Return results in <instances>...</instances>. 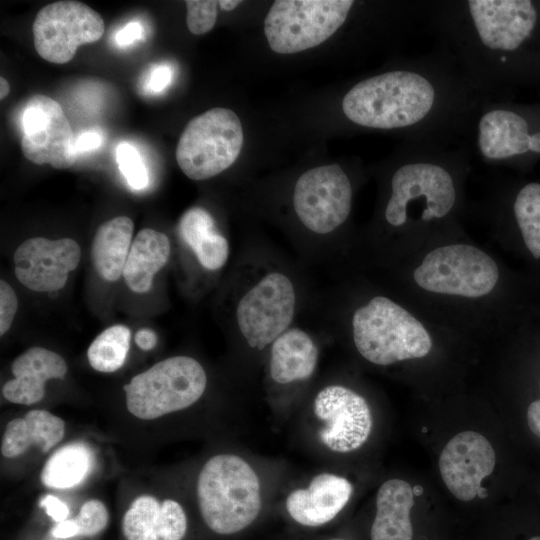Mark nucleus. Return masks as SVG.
<instances>
[{
    "label": "nucleus",
    "instance_id": "f257e3e1",
    "mask_svg": "<svg viewBox=\"0 0 540 540\" xmlns=\"http://www.w3.org/2000/svg\"><path fill=\"white\" fill-rule=\"evenodd\" d=\"M425 28L485 99L540 74V2L428 0Z\"/></svg>",
    "mask_w": 540,
    "mask_h": 540
},
{
    "label": "nucleus",
    "instance_id": "f03ea898",
    "mask_svg": "<svg viewBox=\"0 0 540 540\" xmlns=\"http://www.w3.org/2000/svg\"><path fill=\"white\" fill-rule=\"evenodd\" d=\"M467 143L407 141L388 176L385 222L392 228L429 225L451 217L470 168Z\"/></svg>",
    "mask_w": 540,
    "mask_h": 540
},
{
    "label": "nucleus",
    "instance_id": "7ed1b4c3",
    "mask_svg": "<svg viewBox=\"0 0 540 540\" xmlns=\"http://www.w3.org/2000/svg\"><path fill=\"white\" fill-rule=\"evenodd\" d=\"M197 498L201 516L212 531L234 534L252 524L260 513V480L243 458L218 454L199 473Z\"/></svg>",
    "mask_w": 540,
    "mask_h": 540
},
{
    "label": "nucleus",
    "instance_id": "20e7f679",
    "mask_svg": "<svg viewBox=\"0 0 540 540\" xmlns=\"http://www.w3.org/2000/svg\"><path fill=\"white\" fill-rule=\"evenodd\" d=\"M352 337L364 359L382 366L425 357L432 348L422 323L385 296H375L355 310Z\"/></svg>",
    "mask_w": 540,
    "mask_h": 540
},
{
    "label": "nucleus",
    "instance_id": "39448f33",
    "mask_svg": "<svg viewBox=\"0 0 540 540\" xmlns=\"http://www.w3.org/2000/svg\"><path fill=\"white\" fill-rule=\"evenodd\" d=\"M471 135L475 152L490 165H522L540 156V106L506 100L481 104Z\"/></svg>",
    "mask_w": 540,
    "mask_h": 540
},
{
    "label": "nucleus",
    "instance_id": "423d86ee",
    "mask_svg": "<svg viewBox=\"0 0 540 540\" xmlns=\"http://www.w3.org/2000/svg\"><path fill=\"white\" fill-rule=\"evenodd\" d=\"M206 385L205 370L197 360L170 357L124 385L127 409L137 418L155 419L191 406L203 395Z\"/></svg>",
    "mask_w": 540,
    "mask_h": 540
},
{
    "label": "nucleus",
    "instance_id": "0eeeda50",
    "mask_svg": "<svg viewBox=\"0 0 540 540\" xmlns=\"http://www.w3.org/2000/svg\"><path fill=\"white\" fill-rule=\"evenodd\" d=\"M243 141L236 113L228 108H211L187 123L176 147V160L188 178L205 180L236 161Z\"/></svg>",
    "mask_w": 540,
    "mask_h": 540
},
{
    "label": "nucleus",
    "instance_id": "6e6552de",
    "mask_svg": "<svg viewBox=\"0 0 540 540\" xmlns=\"http://www.w3.org/2000/svg\"><path fill=\"white\" fill-rule=\"evenodd\" d=\"M352 0H277L264 20L269 47L279 54L313 48L335 34L348 20Z\"/></svg>",
    "mask_w": 540,
    "mask_h": 540
},
{
    "label": "nucleus",
    "instance_id": "1a4fd4ad",
    "mask_svg": "<svg viewBox=\"0 0 540 540\" xmlns=\"http://www.w3.org/2000/svg\"><path fill=\"white\" fill-rule=\"evenodd\" d=\"M413 278L428 292L480 298L496 287L499 269L481 249L457 243L430 251L415 268Z\"/></svg>",
    "mask_w": 540,
    "mask_h": 540
},
{
    "label": "nucleus",
    "instance_id": "9d476101",
    "mask_svg": "<svg viewBox=\"0 0 540 540\" xmlns=\"http://www.w3.org/2000/svg\"><path fill=\"white\" fill-rule=\"evenodd\" d=\"M296 290L280 271H267L252 282L236 306L238 329L249 347L263 350L290 328Z\"/></svg>",
    "mask_w": 540,
    "mask_h": 540
},
{
    "label": "nucleus",
    "instance_id": "9b49d317",
    "mask_svg": "<svg viewBox=\"0 0 540 540\" xmlns=\"http://www.w3.org/2000/svg\"><path fill=\"white\" fill-rule=\"evenodd\" d=\"M353 187L347 172L339 164H328L304 172L293 191V207L302 225L325 235L348 219Z\"/></svg>",
    "mask_w": 540,
    "mask_h": 540
},
{
    "label": "nucleus",
    "instance_id": "f8f14e48",
    "mask_svg": "<svg viewBox=\"0 0 540 540\" xmlns=\"http://www.w3.org/2000/svg\"><path fill=\"white\" fill-rule=\"evenodd\" d=\"M32 30L36 52L48 62L64 64L72 60L79 46L98 41L105 24L87 4L65 0L44 6Z\"/></svg>",
    "mask_w": 540,
    "mask_h": 540
},
{
    "label": "nucleus",
    "instance_id": "ddd939ff",
    "mask_svg": "<svg viewBox=\"0 0 540 540\" xmlns=\"http://www.w3.org/2000/svg\"><path fill=\"white\" fill-rule=\"evenodd\" d=\"M21 150L29 161L56 169L77 160L76 137L60 104L43 95L31 96L21 113Z\"/></svg>",
    "mask_w": 540,
    "mask_h": 540
},
{
    "label": "nucleus",
    "instance_id": "4468645a",
    "mask_svg": "<svg viewBox=\"0 0 540 540\" xmlns=\"http://www.w3.org/2000/svg\"><path fill=\"white\" fill-rule=\"evenodd\" d=\"M315 416L323 426L320 441L329 450L348 453L360 448L372 430V414L367 401L342 385L322 388L313 402Z\"/></svg>",
    "mask_w": 540,
    "mask_h": 540
},
{
    "label": "nucleus",
    "instance_id": "2eb2a0df",
    "mask_svg": "<svg viewBox=\"0 0 540 540\" xmlns=\"http://www.w3.org/2000/svg\"><path fill=\"white\" fill-rule=\"evenodd\" d=\"M80 258V246L73 239L33 237L17 247L14 272L18 281L32 291H57L64 287Z\"/></svg>",
    "mask_w": 540,
    "mask_h": 540
},
{
    "label": "nucleus",
    "instance_id": "dca6fc26",
    "mask_svg": "<svg viewBox=\"0 0 540 540\" xmlns=\"http://www.w3.org/2000/svg\"><path fill=\"white\" fill-rule=\"evenodd\" d=\"M496 464L495 451L489 440L475 431L455 435L439 457V470L447 489L461 501L478 496L482 480Z\"/></svg>",
    "mask_w": 540,
    "mask_h": 540
},
{
    "label": "nucleus",
    "instance_id": "f3484780",
    "mask_svg": "<svg viewBox=\"0 0 540 540\" xmlns=\"http://www.w3.org/2000/svg\"><path fill=\"white\" fill-rule=\"evenodd\" d=\"M353 486L345 477L321 473L306 488L295 489L286 498V509L297 523L317 527L333 520L351 498Z\"/></svg>",
    "mask_w": 540,
    "mask_h": 540
},
{
    "label": "nucleus",
    "instance_id": "a211bd4d",
    "mask_svg": "<svg viewBox=\"0 0 540 540\" xmlns=\"http://www.w3.org/2000/svg\"><path fill=\"white\" fill-rule=\"evenodd\" d=\"M11 371L14 378L4 384L3 396L12 403L31 405L44 397L47 380L64 377L67 365L59 354L32 347L12 362Z\"/></svg>",
    "mask_w": 540,
    "mask_h": 540
},
{
    "label": "nucleus",
    "instance_id": "6ab92c4d",
    "mask_svg": "<svg viewBox=\"0 0 540 540\" xmlns=\"http://www.w3.org/2000/svg\"><path fill=\"white\" fill-rule=\"evenodd\" d=\"M318 357L312 337L300 328L290 327L270 345V377L282 385L307 380L317 367Z\"/></svg>",
    "mask_w": 540,
    "mask_h": 540
},
{
    "label": "nucleus",
    "instance_id": "aec40b11",
    "mask_svg": "<svg viewBox=\"0 0 540 540\" xmlns=\"http://www.w3.org/2000/svg\"><path fill=\"white\" fill-rule=\"evenodd\" d=\"M413 505L414 492L409 483L402 479L384 482L376 496L371 540H412L410 512Z\"/></svg>",
    "mask_w": 540,
    "mask_h": 540
},
{
    "label": "nucleus",
    "instance_id": "412c9836",
    "mask_svg": "<svg viewBox=\"0 0 540 540\" xmlns=\"http://www.w3.org/2000/svg\"><path fill=\"white\" fill-rule=\"evenodd\" d=\"M65 432L64 421L45 410H31L24 418L10 421L1 442V454L15 458L25 453L31 445L46 453L58 444Z\"/></svg>",
    "mask_w": 540,
    "mask_h": 540
},
{
    "label": "nucleus",
    "instance_id": "4be33fe9",
    "mask_svg": "<svg viewBox=\"0 0 540 540\" xmlns=\"http://www.w3.org/2000/svg\"><path fill=\"white\" fill-rule=\"evenodd\" d=\"M171 252L168 237L151 228L138 232L124 266L123 277L135 293H146L156 273L167 263Z\"/></svg>",
    "mask_w": 540,
    "mask_h": 540
},
{
    "label": "nucleus",
    "instance_id": "5701e85b",
    "mask_svg": "<svg viewBox=\"0 0 540 540\" xmlns=\"http://www.w3.org/2000/svg\"><path fill=\"white\" fill-rule=\"evenodd\" d=\"M178 231L205 269L215 271L226 264L229 243L216 230L214 219L207 210L201 207L187 210L179 221Z\"/></svg>",
    "mask_w": 540,
    "mask_h": 540
},
{
    "label": "nucleus",
    "instance_id": "b1692460",
    "mask_svg": "<svg viewBox=\"0 0 540 540\" xmlns=\"http://www.w3.org/2000/svg\"><path fill=\"white\" fill-rule=\"evenodd\" d=\"M133 221L118 216L104 222L96 231L91 258L97 273L107 281H116L123 275L132 245Z\"/></svg>",
    "mask_w": 540,
    "mask_h": 540
},
{
    "label": "nucleus",
    "instance_id": "393cba45",
    "mask_svg": "<svg viewBox=\"0 0 540 540\" xmlns=\"http://www.w3.org/2000/svg\"><path fill=\"white\" fill-rule=\"evenodd\" d=\"M92 463L93 455L86 444L70 443L58 449L47 460L41 473V481L50 488H71L86 477Z\"/></svg>",
    "mask_w": 540,
    "mask_h": 540
},
{
    "label": "nucleus",
    "instance_id": "a878e982",
    "mask_svg": "<svg viewBox=\"0 0 540 540\" xmlns=\"http://www.w3.org/2000/svg\"><path fill=\"white\" fill-rule=\"evenodd\" d=\"M510 207L527 249L534 258H540V182L518 187Z\"/></svg>",
    "mask_w": 540,
    "mask_h": 540
},
{
    "label": "nucleus",
    "instance_id": "bb28decb",
    "mask_svg": "<svg viewBox=\"0 0 540 540\" xmlns=\"http://www.w3.org/2000/svg\"><path fill=\"white\" fill-rule=\"evenodd\" d=\"M130 339V330L124 325L105 329L88 348L87 358L91 367L104 373L118 370L126 360Z\"/></svg>",
    "mask_w": 540,
    "mask_h": 540
},
{
    "label": "nucleus",
    "instance_id": "cd10ccee",
    "mask_svg": "<svg viewBox=\"0 0 540 540\" xmlns=\"http://www.w3.org/2000/svg\"><path fill=\"white\" fill-rule=\"evenodd\" d=\"M161 503L149 495L136 498L126 511L122 530L127 540H160L158 517Z\"/></svg>",
    "mask_w": 540,
    "mask_h": 540
},
{
    "label": "nucleus",
    "instance_id": "c85d7f7f",
    "mask_svg": "<svg viewBox=\"0 0 540 540\" xmlns=\"http://www.w3.org/2000/svg\"><path fill=\"white\" fill-rule=\"evenodd\" d=\"M116 161L122 175L130 187L142 190L149 184L147 168L137 149L128 142L120 143L116 148Z\"/></svg>",
    "mask_w": 540,
    "mask_h": 540
},
{
    "label": "nucleus",
    "instance_id": "c756f323",
    "mask_svg": "<svg viewBox=\"0 0 540 540\" xmlns=\"http://www.w3.org/2000/svg\"><path fill=\"white\" fill-rule=\"evenodd\" d=\"M187 529V519L182 506L171 499L161 503L158 517L160 540H182Z\"/></svg>",
    "mask_w": 540,
    "mask_h": 540
},
{
    "label": "nucleus",
    "instance_id": "7c9ffc66",
    "mask_svg": "<svg viewBox=\"0 0 540 540\" xmlns=\"http://www.w3.org/2000/svg\"><path fill=\"white\" fill-rule=\"evenodd\" d=\"M185 4L187 8L186 23L192 34L202 35L214 27L217 20L218 1L188 0L185 1Z\"/></svg>",
    "mask_w": 540,
    "mask_h": 540
},
{
    "label": "nucleus",
    "instance_id": "2f4dec72",
    "mask_svg": "<svg viewBox=\"0 0 540 540\" xmlns=\"http://www.w3.org/2000/svg\"><path fill=\"white\" fill-rule=\"evenodd\" d=\"M74 520L78 526V535L93 536L107 526L108 511L100 500L92 499L81 506Z\"/></svg>",
    "mask_w": 540,
    "mask_h": 540
},
{
    "label": "nucleus",
    "instance_id": "473e14b6",
    "mask_svg": "<svg viewBox=\"0 0 540 540\" xmlns=\"http://www.w3.org/2000/svg\"><path fill=\"white\" fill-rule=\"evenodd\" d=\"M18 308V299L13 288L4 280L0 281V335L10 328Z\"/></svg>",
    "mask_w": 540,
    "mask_h": 540
},
{
    "label": "nucleus",
    "instance_id": "72a5a7b5",
    "mask_svg": "<svg viewBox=\"0 0 540 540\" xmlns=\"http://www.w3.org/2000/svg\"><path fill=\"white\" fill-rule=\"evenodd\" d=\"M173 71L165 65L156 66L152 69L147 82L148 88L153 92H161L170 85Z\"/></svg>",
    "mask_w": 540,
    "mask_h": 540
},
{
    "label": "nucleus",
    "instance_id": "f704fd0d",
    "mask_svg": "<svg viewBox=\"0 0 540 540\" xmlns=\"http://www.w3.org/2000/svg\"><path fill=\"white\" fill-rule=\"evenodd\" d=\"M40 505L45 508L46 513L56 522H62L69 515L68 506L53 495H46Z\"/></svg>",
    "mask_w": 540,
    "mask_h": 540
},
{
    "label": "nucleus",
    "instance_id": "c9c22d12",
    "mask_svg": "<svg viewBox=\"0 0 540 540\" xmlns=\"http://www.w3.org/2000/svg\"><path fill=\"white\" fill-rule=\"evenodd\" d=\"M143 28L137 21L128 23L115 35V40L119 46H128L142 36Z\"/></svg>",
    "mask_w": 540,
    "mask_h": 540
},
{
    "label": "nucleus",
    "instance_id": "e433bc0d",
    "mask_svg": "<svg viewBox=\"0 0 540 540\" xmlns=\"http://www.w3.org/2000/svg\"><path fill=\"white\" fill-rule=\"evenodd\" d=\"M102 144V135L98 131L82 132L76 137V149L78 154L95 150Z\"/></svg>",
    "mask_w": 540,
    "mask_h": 540
},
{
    "label": "nucleus",
    "instance_id": "4c0bfd02",
    "mask_svg": "<svg viewBox=\"0 0 540 540\" xmlns=\"http://www.w3.org/2000/svg\"><path fill=\"white\" fill-rule=\"evenodd\" d=\"M52 536L56 538H70L78 536V526L74 519L59 522L52 530Z\"/></svg>",
    "mask_w": 540,
    "mask_h": 540
},
{
    "label": "nucleus",
    "instance_id": "58836bf2",
    "mask_svg": "<svg viewBox=\"0 0 540 540\" xmlns=\"http://www.w3.org/2000/svg\"><path fill=\"white\" fill-rule=\"evenodd\" d=\"M527 423L530 430L540 437V399L532 402L527 408Z\"/></svg>",
    "mask_w": 540,
    "mask_h": 540
},
{
    "label": "nucleus",
    "instance_id": "ea45409f",
    "mask_svg": "<svg viewBox=\"0 0 540 540\" xmlns=\"http://www.w3.org/2000/svg\"><path fill=\"white\" fill-rule=\"evenodd\" d=\"M135 342L142 350L148 351L155 347L157 336L151 329L143 328L136 333Z\"/></svg>",
    "mask_w": 540,
    "mask_h": 540
},
{
    "label": "nucleus",
    "instance_id": "a19ab883",
    "mask_svg": "<svg viewBox=\"0 0 540 540\" xmlns=\"http://www.w3.org/2000/svg\"><path fill=\"white\" fill-rule=\"evenodd\" d=\"M240 3H241V1H237V0H221V1H218L219 7L224 11H232Z\"/></svg>",
    "mask_w": 540,
    "mask_h": 540
},
{
    "label": "nucleus",
    "instance_id": "79ce46f5",
    "mask_svg": "<svg viewBox=\"0 0 540 540\" xmlns=\"http://www.w3.org/2000/svg\"><path fill=\"white\" fill-rule=\"evenodd\" d=\"M10 92V85L8 81L1 76L0 77V98L4 99Z\"/></svg>",
    "mask_w": 540,
    "mask_h": 540
},
{
    "label": "nucleus",
    "instance_id": "37998d69",
    "mask_svg": "<svg viewBox=\"0 0 540 540\" xmlns=\"http://www.w3.org/2000/svg\"><path fill=\"white\" fill-rule=\"evenodd\" d=\"M478 496L480 498H485L487 496V490L484 489L483 487H481L480 490H479Z\"/></svg>",
    "mask_w": 540,
    "mask_h": 540
},
{
    "label": "nucleus",
    "instance_id": "c03bdc74",
    "mask_svg": "<svg viewBox=\"0 0 540 540\" xmlns=\"http://www.w3.org/2000/svg\"><path fill=\"white\" fill-rule=\"evenodd\" d=\"M413 492H414L415 495H420L422 493V488L420 486H416L413 489Z\"/></svg>",
    "mask_w": 540,
    "mask_h": 540
},
{
    "label": "nucleus",
    "instance_id": "a18cd8bd",
    "mask_svg": "<svg viewBox=\"0 0 540 540\" xmlns=\"http://www.w3.org/2000/svg\"><path fill=\"white\" fill-rule=\"evenodd\" d=\"M527 540H540V534H538V535H533V536H531L530 538H528Z\"/></svg>",
    "mask_w": 540,
    "mask_h": 540
},
{
    "label": "nucleus",
    "instance_id": "49530a36",
    "mask_svg": "<svg viewBox=\"0 0 540 540\" xmlns=\"http://www.w3.org/2000/svg\"><path fill=\"white\" fill-rule=\"evenodd\" d=\"M329 540H345V539H342V538H333V539H329Z\"/></svg>",
    "mask_w": 540,
    "mask_h": 540
}]
</instances>
